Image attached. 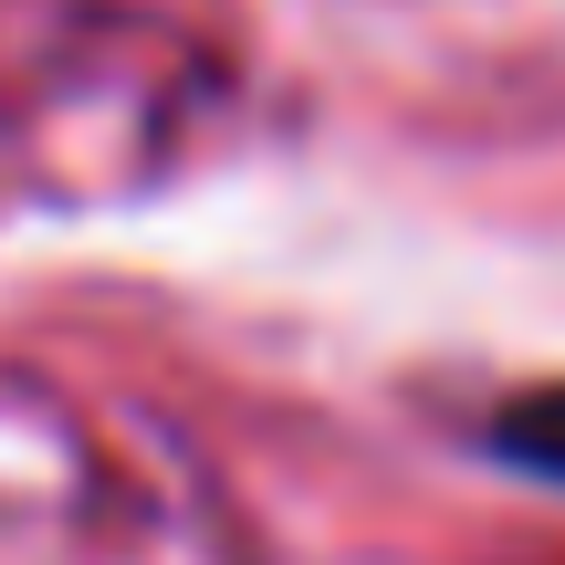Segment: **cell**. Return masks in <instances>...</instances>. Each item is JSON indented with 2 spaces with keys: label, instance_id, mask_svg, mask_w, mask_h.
Segmentation results:
<instances>
[{
  "label": "cell",
  "instance_id": "obj_1",
  "mask_svg": "<svg viewBox=\"0 0 565 565\" xmlns=\"http://www.w3.org/2000/svg\"><path fill=\"white\" fill-rule=\"evenodd\" d=\"M492 450H503L513 471H534V482H565V387L503 408V419H492Z\"/></svg>",
  "mask_w": 565,
  "mask_h": 565
}]
</instances>
